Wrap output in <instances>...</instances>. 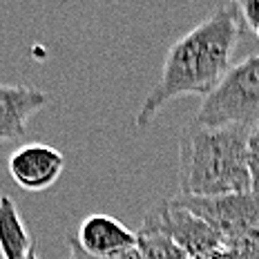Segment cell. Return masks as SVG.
<instances>
[{
  "instance_id": "cell-1",
  "label": "cell",
  "mask_w": 259,
  "mask_h": 259,
  "mask_svg": "<svg viewBox=\"0 0 259 259\" xmlns=\"http://www.w3.org/2000/svg\"><path fill=\"white\" fill-rule=\"evenodd\" d=\"M244 18L233 3L221 5L206 20L168 50L161 76L148 92L134 116V127L143 130L159 110L179 96H206L230 69L235 47L244 31Z\"/></svg>"
},
{
  "instance_id": "cell-2",
  "label": "cell",
  "mask_w": 259,
  "mask_h": 259,
  "mask_svg": "<svg viewBox=\"0 0 259 259\" xmlns=\"http://www.w3.org/2000/svg\"><path fill=\"white\" fill-rule=\"evenodd\" d=\"M246 127L188 123L179 137V190L186 197L252 192Z\"/></svg>"
},
{
  "instance_id": "cell-3",
  "label": "cell",
  "mask_w": 259,
  "mask_h": 259,
  "mask_svg": "<svg viewBox=\"0 0 259 259\" xmlns=\"http://www.w3.org/2000/svg\"><path fill=\"white\" fill-rule=\"evenodd\" d=\"M192 123L203 127H246L259 123V54L230 65L203 99Z\"/></svg>"
},
{
  "instance_id": "cell-4",
  "label": "cell",
  "mask_w": 259,
  "mask_h": 259,
  "mask_svg": "<svg viewBox=\"0 0 259 259\" xmlns=\"http://www.w3.org/2000/svg\"><path fill=\"white\" fill-rule=\"evenodd\" d=\"M141 233H159L172 239L188 257H206L224 248L219 235L212 228L194 217L190 210L181 208L175 199L156 203L143 217Z\"/></svg>"
},
{
  "instance_id": "cell-5",
  "label": "cell",
  "mask_w": 259,
  "mask_h": 259,
  "mask_svg": "<svg viewBox=\"0 0 259 259\" xmlns=\"http://www.w3.org/2000/svg\"><path fill=\"white\" fill-rule=\"evenodd\" d=\"M175 201L181 208L190 210L194 217L206 221L219 235L221 244H228L235 237L246 233L259 224V194L237 192V194H217V197H186L179 194Z\"/></svg>"
},
{
  "instance_id": "cell-6",
  "label": "cell",
  "mask_w": 259,
  "mask_h": 259,
  "mask_svg": "<svg viewBox=\"0 0 259 259\" xmlns=\"http://www.w3.org/2000/svg\"><path fill=\"white\" fill-rule=\"evenodd\" d=\"M7 170L14 183L27 192H42L61 179L65 156L47 143H25L7 159Z\"/></svg>"
},
{
  "instance_id": "cell-7",
  "label": "cell",
  "mask_w": 259,
  "mask_h": 259,
  "mask_svg": "<svg viewBox=\"0 0 259 259\" xmlns=\"http://www.w3.org/2000/svg\"><path fill=\"white\" fill-rule=\"evenodd\" d=\"M139 235L130 230L125 224L110 214H88L78 226V233L69 237L67 244L72 250L88 259L110 257L114 252H121L125 248L137 246Z\"/></svg>"
},
{
  "instance_id": "cell-8",
  "label": "cell",
  "mask_w": 259,
  "mask_h": 259,
  "mask_svg": "<svg viewBox=\"0 0 259 259\" xmlns=\"http://www.w3.org/2000/svg\"><path fill=\"white\" fill-rule=\"evenodd\" d=\"M50 103L52 96L38 88L0 83V143L25 139L29 118Z\"/></svg>"
},
{
  "instance_id": "cell-9",
  "label": "cell",
  "mask_w": 259,
  "mask_h": 259,
  "mask_svg": "<svg viewBox=\"0 0 259 259\" xmlns=\"http://www.w3.org/2000/svg\"><path fill=\"white\" fill-rule=\"evenodd\" d=\"M36 244L27 230L20 210L9 194L0 197V255L3 259H27Z\"/></svg>"
},
{
  "instance_id": "cell-10",
  "label": "cell",
  "mask_w": 259,
  "mask_h": 259,
  "mask_svg": "<svg viewBox=\"0 0 259 259\" xmlns=\"http://www.w3.org/2000/svg\"><path fill=\"white\" fill-rule=\"evenodd\" d=\"M139 250L143 259H188V255L165 235L159 233H141L139 230Z\"/></svg>"
},
{
  "instance_id": "cell-11",
  "label": "cell",
  "mask_w": 259,
  "mask_h": 259,
  "mask_svg": "<svg viewBox=\"0 0 259 259\" xmlns=\"http://www.w3.org/2000/svg\"><path fill=\"white\" fill-rule=\"evenodd\" d=\"M224 248L233 250L235 255L241 259H259V224L248 228L246 233H241L239 237H235V239L228 241Z\"/></svg>"
},
{
  "instance_id": "cell-12",
  "label": "cell",
  "mask_w": 259,
  "mask_h": 259,
  "mask_svg": "<svg viewBox=\"0 0 259 259\" xmlns=\"http://www.w3.org/2000/svg\"><path fill=\"white\" fill-rule=\"evenodd\" d=\"M248 170H250V181H252V192L259 194V123L248 130Z\"/></svg>"
},
{
  "instance_id": "cell-13",
  "label": "cell",
  "mask_w": 259,
  "mask_h": 259,
  "mask_svg": "<svg viewBox=\"0 0 259 259\" xmlns=\"http://www.w3.org/2000/svg\"><path fill=\"white\" fill-rule=\"evenodd\" d=\"M230 3L239 9L244 23H248L252 29H255L257 23H259V0H230Z\"/></svg>"
},
{
  "instance_id": "cell-14",
  "label": "cell",
  "mask_w": 259,
  "mask_h": 259,
  "mask_svg": "<svg viewBox=\"0 0 259 259\" xmlns=\"http://www.w3.org/2000/svg\"><path fill=\"white\" fill-rule=\"evenodd\" d=\"M101 259H143V255H141V250H139V246H132V248H125V250L114 252V255H110V257H101Z\"/></svg>"
},
{
  "instance_id": "cell-15",
  "label": "cell",
  "mask_w": 259,
  "mask_h": 259,
  "mask_svg": "<svg viewBox=\"0 0 259 259\" xmlns=\"http://www.w3.org/2000/svg\"><path fill=\"white\" fill-rule=\"evenodd\" d=\"M69 250H72V248H69ZM69 259H85L83 255H78L76 250H72V255H69Z\"/></svg>"
},
{
  "instance_id": "cell-16",
  "label": "cell",
  "mask_w": 259,
  "mask_h": 259,
  "mask_svg": "<svg viewBox=\"0 0 259 259\" xmlns=\"http://www.w3.org/2000/svg\"><path fill=\"white\" fill-rule=\"evenodd\" d=\"M27 259H38V255H36V252H31V255L27 257Z\"/></svg>"
},
{
  "instance_id": "cell-17",
  "label": "cell",
  "mask_w": 259,
  "mask_h": 259,
  "mask_svg": "<svg viewBox=\"0 0 259 259\" xmlns=\"http://www.w3.org/2000/svg\"><path fill=\"white\" fill-rule=\"evenodd\" d=\"M255 34H257V38H259V23H257V27H255Z\"/></svg>"
}]
</instances>
